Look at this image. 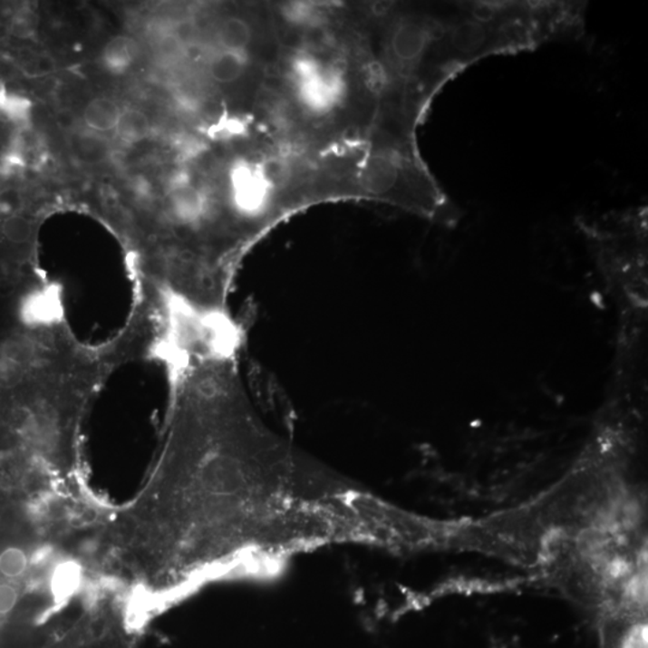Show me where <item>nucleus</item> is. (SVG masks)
I'll use <instances>...</instances> for the list:
<instances>
[{
    "label": "nucleus",
    "instance_id": "obj_1",
    "mask_svg": "<svg viewBox=\"0 0 648 648\" xmlns=\"http://www.w3.org/2000/svg\"><path fill=\"white\" fill-rule=\"evenodd\" d=\"M301 451L259 416L238 354L192 358L169 376L164 442L146 488L114 520L121 561L137 577H185L237 550L244 496L294 487Z\"/></svg>",
    "mask_w": 648,
    "mask_h": 648
},
{
    "label": "nucleus",
    "instance_id": "obj_2",
    "mask_svg": "<svg viewBox=\"0 0 648 648\" xmlns=\"http://www.w3.org/2000/svg\"><path fill=\"white\" fill-rule=\"evenodd\" d=\"M154 348L153 327L136 307L116 334L87 343L70 324L62 287L42 270L0 285V484L73 487L96 400Z\"/></svg>",
    "mask_w": 648,
    "mask_h": 648
},
{
    "label": "nucleus",
    "instance_id": "obj_3",
    "mask_svg": "<svg viewBox=\"0 0 648 648\" xmlns=\"http://www.w3.org/2000/svg\"><path fill=\"white\" fill-rule=\"evenodd\" d=\"M279 189L265 161L240 157L227 172V213L236 231H258L277 212Z\"/></svg>",
    "mask_w": 648,
    "mask_h": 648
},
{
    "label": "nucleus",
    "instance_id": "obj_4",
    "mask_svg": "<svg viewBox=\"0 0 648 648\" xmlns=\"http://www.w3.org/2000/svg\"><path fill=\"white\" fill-rule=\"evenodd\" d=\"M286 77L295 103L307 116H331L346 102L345 70L324 54L307 50L295 52L287 63Z\"/></svg>",
    "mask_w": 648,
    "mask_h": 648
},
{
    "label": "nucleus",
    "instance_id": "obj_5",
    "mask_svg": "<svg viewBox=\"0 0 648 648\" xmlns=\"http://www.w3.org/2000/svg\"><path fill=\"white\" fill-rule=\"evenodd\" d=\"M432 44V14L399 15L389 25L384 54L392 75L409 81L423 75Z\"/></svg>",
    "mask_w": 648,
    "mask_h": 648
},
{
    "label": "nucleus",
    "instance_id": "obj_6",
    "mask_svg": "<svg viewBox=\"0 0 648 648\" xmlns=\"http://www.w3.org/2000/svg\"><path fill=\"white\" fill-rule=\"evenodd\" d=\"M599 648H647L646 609L625 602L607 606L598 620Z\"/></svg>",
    "mask_w": 648,
    "mask_h": 648
},
{
    "label": "nucleus",
    "instance_id": "obj_7",
    "mask_svg": "<svg viewBox=\"0 0 648 648\" xmlns=\"http://www.w3.org/2000/svg\"><path fill=\"white\" fill-rule=\"evenodd\" d=\"M139 53L136 40L127 35L114 36L102 48V64L112 75H124L135 64Z\"/></svg>",
    "mask_w": 648,
    "mask_h": 648
},
{
    "label": "nucleus",
    "instance_id": "obj_8",
    "mask_svg": "<svg viewBox=\"0 0 648 648\" xmlns=\"http://www.w3.org/2000/svg\"><path fill=\"white\" fill-rule=\"evenodd\" d=\"M249 58L247 52L218 48L210 58L208 70L213 81L220 84L237 82L247 73Z\"/></svg>",
    "mask_w": 648,
    "mask_h": 648
},
{
    "label": "nucleus",
    "instance_id": "obj_9",
    "mask_svg": "<svg viewBox=\"0 0 648 648\" xmlns=\"http://www.w3.org/2000/svg\"><path fill=\"white\" fill-rule=\"evenodd\" d=\"M121 111L114 100L100 96L91 100L84 107L83 121L88 129L95 132L116 131Z\"/></svg>",
    "mask_w": 648,
    "mask_h": 648
},
{
    "label": "nucleus",
    "instance_id": "obj_10",
    "mask_svg": "<svg viewBox=\"0 0 648 648\" xmlns=\"http://www.w3.org/2000/svg\"><path fill=\"white\" fill-rule=\"evenodd\" d=\"M217 39L222 50L247 52L251 42L249 25L240 18L229 17L218 25Z\"/></svg>",
    "mask_w": 648,
    "mask_h": 648
},
{
    "label": "nucleus",
    "instance_id": "obj_11",
    "mask_svg": "<svg viewBox=\"0 0 648 648\" xmlns=\"http://www.w3.org/2000/svg\"><path fill=\"white\" fill-rule=\"evenodd\" d=\"M150 121L147 114L140 110H127L121 112L117 125V135L127 143H140L150 133Z\"/></svg>",
    "mask_w": 648,
    "mask_h": 648
},
{
    "label": "nucleus",
    "instance_id": "obj_12",
    "mask_svg": "<svg viewBox=\"0 0 648 648\" xmlns=\"http://www.w3.org/2000/svg\"><path fill=\"white\" fill-rule=\"evenodd\" d=\"M77 150H79L81 157L91 161L100 160L106 151L102 143H100L98 140H92V137H81Z\"/></svg>",
    "mask_w": 648,
    "mask_h": 648
}]
</instances>
